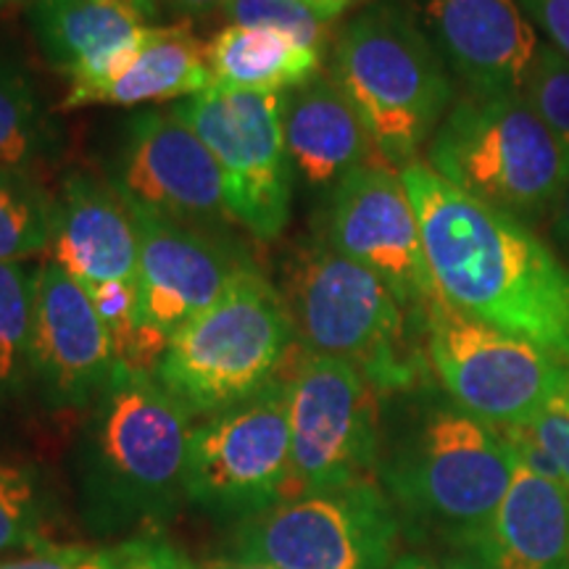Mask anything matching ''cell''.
Masks as SVG:
<instances>
[{"label": "cell", "instance_id": "cell-1", "mask_svg": "<svg viewBox=\"0 0 569 569\" xmlns=\"http://www.w3.org/2000/svg\"><path fill=\"white\" fill-rule=\"evenodd\" d=\"M438 296L461 315L569 359V267L511 213L422 161L401 169Z\"/></svg>", "mask_w": 569, "mask_h": 569}, {"label": "cell", "instance_id": "cell-2", "mask_svg": "<svg viewBox=\"0 0 569 569\" xmlns=\"http://www.w3.org/2000/svg\"><path fill=\"white\" fill-rule=\"evenodd\" d=\"M190 432V415L153 372L117 365L77 451L88 528L117 536L172 515L184 496Z\"/></svg>", "mask_w": 569, "mask_h": 569}, {"label": "cell", "instance_id": "cell-3", "mask_svg": "<svg viewBox=\"0 0 569 569\" xmlns=\"http://www.w3.org/2000/svg\"><path fill=\"white\" fill-rule=\"evenodd\" d=\"M515 475V451L496 427L453 401H427L380 443L377 478L411 525L465 549L496 515Z\"/></svg>", "mask_w": 569, "mask_h": 569}, {"label": "cell", "instance_id": "cell-4", "mask_svg": "<svg viewBox=\"0 0 569 569\" xmlns=\"http://www.w3.org/2000/svg\"><path fill=\"white\" fill-rule=\"evenodd\" d=\"M330 77L359 111L377 156L409 167L446 119L453 88L443 56L401 3H375L348 21Z\"/></svg>", "mask_w": 569, "mask_h": 569}, {"label": "cell", "instance_id": "cell-5", "mask_svg": "<svg viewBox=\"0 0 569 569\" xmlns=\"http://www.w3.org/2000/svg\"><path fill=\"white\" fill-rule=\"evenodd\" d=\"M293 338L284 296L246 264L217 301L169 338L153 375L190 417H211L277 380Z\"/></svg>", "mask_w": 569, "mask_h": 569}, {"label": "cell", "instance_id": "cell-6", "mask_svg": "<svg viewBox=\"0 0 569 569\" xmlns=\"http://www.w3.org/2000/svg\"><path fill=\"white\" fill-rule=\"evenodd\" d=\"M284 303L311 353L353 365L377 393H403L422 377L425 359L409 325L422 317L327 240H311L296 253Z\"/></svg>", "mask_w": 569, "mask_h": 569}, {"label": "cell", "instance_id": "cell-7", "mask_svg": "<svg viewBox=\"0 0 569 569\" xmlns=\"http://www.w3.org/2000/svg\"><path fill=\"white\" fill-rule=\"evenodd\" d=\"M427 167L519 222L553 217L569 184V159L522 92L451 106L427 146Z\"/></svg>", "mask_w": 569, "mask_h": 569}, {"label": "cell", "instance_id": "cell-8", "mask_svg": "<svg viewBox=\"0 0 569 569\" xmlns=\"http://www.w3.org/2000/svg\"><path fill=\"white\" fill-rule=\"evenodd\" d=\"M422 340L451 401L490 427L528 425L569 396L559 356L461 315L440 296L422 309Z\"/></svg>", "mask_w": 569, "mask_h": 569}, {"label": "cell", "instance_id": "cell-9", "mask_svg": "<svg viewBox=\"0 0 569 569\" xmlns=\"http://www.w3.org/2000/svg\"><path fill=\"white\" fill-rule=\"evenodd\" d=\"M290 480L282 501L359 482L380 467L377 388L336 356L306 353L288 377Z\"/></svg>", "mask_w": 569, "mask_h": 569}, {"label": "cell", "instance_id": "cell-10", "mask_svg": "<svg viewBox=\"0 0 569 569\" xmlns=\"http://www.w3.org/2000/svg\"><path fill=\"white\" fill-rule=\"evenodd\" d=\"M172 111L211 151L234 222L261 243L280 238L293 201L280 96L211 88L174 103Z\"/></svg>", "mask_w": 569, "mask_h": 569}, {"label": "cell", "instance_id": "cell-11", "mask_svg": "<svg viewBox=\"0 0 569 569\" xmlns=\"http://www.w3.org/2000/svg\"><path fill=\"white\" fill-rule=\"evenodd\" d=\"M398 515L377 482L288 498L251 519L234 538V559L277 569H386Z\"/></svg>", "mask_w": 569, "mask_h": 569}, {"label": "cell", "instance_id": "cell-12", "mask_svg": "<svg viewBox=\"0 0 569 569\" xmlns=\"http://www.w3.org/2000/svg\"><path fill=\"white\" fill-rule=\"evenodd\" d=\"M288 480L290 393L284 377L190 432L184 496L211 515H261L282 501Z\"/></svg>", "mask_w": 569, "mask_h": 569}, {"label": "cell", "instance_id": "cell-13", "mask_svg": "<svg viewBox=\"0 0 569 569\" xmlns=\"http://www.w3.org/2000/svg\"><path fill=\"white\" fill-rule=\"evenodd\" d=\"M109 182L122 201L217 240L238 224L211 151L172 109H146L127 119Z\"/></svg>", "mask_w": 569, "mask_h": 569}, {"label": "cell", "instance_id": "cell-14", "mask_svg": "<svg viewBox=\"0 0 569 569\" xmlns=\"http://www.w3.org/2000/svg\"><path fill=\"white\" fill-rule=\"evenodd\" d=\"M327 243L380 277L417 317L438 298L415 203L388 163H361L332 184Z\"/></svg>", "mask_w": 569, "mask_h": 569}, {"label": "cell", "instance_id": "cell-15", "mask_svg": "<svg viewBox=\"0 0 569 569\" xmlns=\"http://www.w3.org/2000/svg\"><path fill=\"white\" fill-rule=\"evenodd\" d=\"M117 353L88 290L48 259L34 269V393L53 411H82L109 386Z\"/></svg>", "mask_w": 569, "mask_h": 569}, {"label": "cell", "instance_id": "cell-16", "mask_svg": "<svg viewBox=\"0 0 569 569\" xmlns=\"http://www.w3.org/2000/svg\"><path fill=\"white\" fill-rule=\"evenodd\" d=\"M127 209L138 232L142 317L148 330L167 346L184 322L224 293L227 282L246 261L227 251L224 240L142 206L127 203Z\"/></svg>", "mask_w": 569, "mask_h": 569}, {"label": "cell", "instance_id": "cell-17", "mask_svg": "<svg viewBox=\"0 0 569 569\" xmlns=\"http://www.w3.org/2000/svg\"><path fill=\"white\" fill-rule=\"evenodd\" d=\"M27 17L46 61L69 82L63 109H84L127 67L151 27L117 0H32Z\"/></svg>", "mask_w": 569, "mask_h": 569}, {"label": "cell", "instance_id": "cell-18", "mask_svg": "<svg viewBox=\"0 0 569 569\" xmlns=\"http://www.w3.org/2000/svg\"><path fill=\"white\" fill-rule=\"evenodd\" d=\"M427 21L475 98L522 92L540 42L517 0H427Z\"/></svg>", "mask_w": 569, "mask_h": 569}, {"label": "cell", "instance_id": "cell-19", "mask_svg": "<svg viewBox=\"0 0 569 569\" xmlns=\"http://www.w3.org/2000/svg\"><path fill=\"white\" fill-rule=\"evenodd\" d=\"M51 261L90 296L140 284L132 213L109 180L69 172L56 196Z\"/></svg>", "mask_w": 569, "mask_h": 569}, {"label": "cell", "instance_id": "cell-20", "mask_svg": "<svg viewBox=\"0 0 569 569\" xmlns=\"http://www.w3.org/2000/svg\"><path fill=\"white\" fill-rule=\"evenodd\" d=\"M465 557L478 569H569V490L515 457L507 496Z\"/></svg>", "mask_w": 569, "mask_h": 569}, {"label": "cell", "instance_id": "cell-21", "mask_svg": "<svg viewBox=\"0 0 569 569\" xmlns=\"http://www.w3.org/2000/svg\"><path fill=\"white\" fill-rule=\"evenodd\" d=\"M280 119L293 172L311 188H332L351 169L369 163L375 151L359 111L330 74L284 90Z\"/></svg>", "mask_w": 569, "mask_h": 569}, {"label": "cell", "instance_id": "cell-22", "mask_svg": "<svg viewBox=\"0 0 569 569\" xmlns=\"http://www.w3.org/2000/svg\"><path fill=\"white\" fill-rule=\"evenodd\" d=\"M213 88L206 46L184 24L148 27L127 67L88 106H140L193 98Z\"/></svg>", "mask_w": 569, "mask_h": 569}, {"label": "cell", "instance_id": "cell-23", "mask_svg": "<svg viewBox=\"0 0 569 569\" xmlns=\"http://www.w3.org/2000/svg\"><path fill=\"white\" fill-rule=\"evenodd\" d=\"M206 59L217 90L282 96L284 90L315 80L325 51L274 30L227 24L206 46Z\"/></svg>", "mask_w": 569, "mask_h": 569}, {"label": "cell", "instance_id": "cell-24", "mask_svg": "<svg viewBox=\"0 0 569 569\" xmlns=\"http://www.w3.org/2000/svg\"><path fill=\"white\" fill-rule=\"evenodd\" d=\"M61 132L24 63L0 51V167L38 177L59 156Z\"/></svg>", "mask_w": 569, "mask_h": 569}, {"label": "cell", "instance_id": "cell-25", "mask_svg": "<svg viewBox=\"0 0 569 569\" xmlns=\"http://www.w3.org/2000/svg\"><path fill=\"white\" fill-rule=\"evenodd\" d=\"M34 269L0 264V415L34 393Z\"/></svg>", "mask_w": 569, "mask_h": 569}, {"label": "cell", "instance_id": "cell-26", "mask_svg": "<svg viewBox=\"0 0 569 569\" xmlns=\"http://www.w3.org/2000/svg\"><path fill=\"white\" fill-rule=\"evenodd\" d=\"M56 198L30 172L0 167V264H24L51 248Z\"/></svg>", "mask_w": 569, "mask_h": 569}, {"label": "cell", "instance_id": "cell-27", "mask_svg": "<svg viewBox=\"0 0 569 569\" xmlns=\"http://www.w3.org/2000/svg\"><path fill=\"white\" fill-rule=\"evenodd\" d=\"M48 501L32 467L0 459V553L48 549Z\"/></svg>", "mask_w": 569, "mask_h": 569}, {"label": "cell", "instance_id": "cell-28", "mask_svg": "<svg viewBox=\"0 0 569 569\" xmlns=\"http://www.w3.org/2000/svg\"><path fill=\"white\" fill-rule=\"evenodd\" d=\"M222 13L230 24L282 32L317 51L327 48V21L303 0H224Z\"/></svg>", "mask_w": 569, "mask_h": 569}, {"label": "cell", "instance_id": "cell-29", "mask_svg": "<svg viewBox=\"0 0 569 569\" xmlns=\"http://www.w3.org/2000/svg\"><path fill=\"white\" fill-rule=\"evenodd\" d=\"M522 96L559 140L569 159V61L551 46H540L530 63Z\"/></svg>", "mask_w": 569, "mask_h": 569}, {"label": "cell", "instance_id": "cell-30", "mask_svg": "<svg viewBox=\"0 0 569 569\" xmlns=\"http://www.w3.org/2000/svg\"><path fill=\"white\" fill-rule=\"evenodd\" d=\"M127 561H130V538L111 549L48 546L42 551L3 559L0 569H127Z\"/></svg>", "mask_w": 569, "mask_h": 569}, {"label": "cell", "instance_id": "cell-31", "mask_svg": "<svg viewBox=\"0 0 569 569\" xmlns=\"http://www.w3.org/2000/svg\"><path fill=\"white\" fill-rule=\"evenodd\" d=\"M530 430V436L538 440L540 446L549 451V457L557 465L561 482L569 490V401L553 403L551 409H546L543 415L525 425Z\"/></svg>", "mask_w": 569, "mask_h": 569}, {"label": "cell", "instance_id": "cell-32", "mask_svg": "<svg viewBox=\"0 0 569 569\" xmlns=\"http://www.w3.org/2000/svg\"><path fill=\"white\" fill-rule=\"evenodd\" d=\"M532 27L549 38V46L569 61V0H517Z\"/></svg>", "mask_w": 569, "mask_h": 569}, {"label": "cell", "instance_id": "cell-33", "mask_svg": "<svg viewBox=\"0 0 569 569\" xmlns=\"http://www.w3.org/2000/svg\"><path fill=\"white\" fill-rule=\"evenodd\" d=\"M127 569H196L184 553L156 532L130 538V561Z\"/></svg>", "mask_w": 569, "mask_h": 569}, {"label": "cell", "instance_id": "cell-34", "mask_svg": "<svg viewBox=\"0 0 569 569\" xmlns=\"http://www.w3.org/2000/svg\"><path fill=\"white\" fill-rule=\"evenodd\" d=\"M551 227H553V238H557V243L561 246V251H565L569 261V184L565 188V193H561L557 209H553Z\"/></svg>", "mask_w": 569, "mask_h": 569}, {"label": "cell", "instance_id": "cell-35", "mask_svg": "<svg viewBox=\"0 0 569 569\" xmlns=\"http://www.w3.org/2000/svg\"><path fill=\"white\" fill-rule=\"evenodd\" d=\"M156 3H159V9L167 6V9L184 13V17H203L213 9H222L224 0H156Z\"/></svg>", "mask_w": 569, "mask_h": 569}, {"label": "cell", "instance_id": "cell-36", "mask_svg": "<svg viewBox=\"0 0 569 569\" xmlns=\"http://www.w3.org/2000/svg\"><path fill=\"white\" fill-rule=\"evenodd\" d=\"M303 3L309 6V9L315 11L319 19L332 21L336 17H340V13H343L348 6L356 3V0H303Z\"/></svg>", "mask_w": 569, "mask_h": 569}, {"label": "cell", "instance_id": "cell-37", "mask_svg": "<svg viewBox=\"0 0 569 569\" xmlns=\"http://www.w3.org/2000/svg\"><path fill=\"white\" fill-rule=\"evenodd\" d=\"M390 569H459V567H443L438 565V561H430L425 557H415V553H409V557H401L396 559Z\"/></svg>", "mask_w": 569, "mask_h": 569}, {"label": "cell", "instance_id": "cell-38", "mask_svg": "<svg viewBox=\"0 0 569 569\" xmlns=\"http://www.w3.org/2000/svg\"><path fill=\"white\" fill-rule=\"evenodd\" d=\"M117 3H122V6H127V9L138 11L140 17H146V19L159 17V11H161L156 0H117Z\"/></svg>", "mask_w": 569, "mask_h": 569}, {"label": "cell", "instance_id": "cell-39", "mask_svg": "<svg viewBox=\"0 0 569 569\" xmlns=\"http://www.w3.org/2000/svg\"><path fill=\"white\" fill-rule=\"evenodd\" d=\"M206 569H277L269 565H261V561H248V559H230V561H213Z\"/></svg>", "mask_w": 569, "mask_h": 569}, {"label": "cell", "instance_id": "cell-40", "mask_svg": "<svg viewBox=\"0 0 569 569\" xmlns=\"http://www.w3.org/2000/svg\"><path fill=\"white\" fill-rule=\"evenodd\" d=\"M19 3H32V0H0V9H11V6Z\"/></svg>", "mask_w": 569, "mask_h": 569}, {"label": "cell", "instance_id": "cell-41", "mask_svg": "<svg viewBox=\"0 0 569 569\" xmlns=\"http://www.w3.org/2000/svg\"><path fill=\"white\" fill-rule=\"evenodd\" d=\"M567 401H569V396H567Z\"/></svg>", "mask_w": 569, "mask_h": 569}]
</instances>
